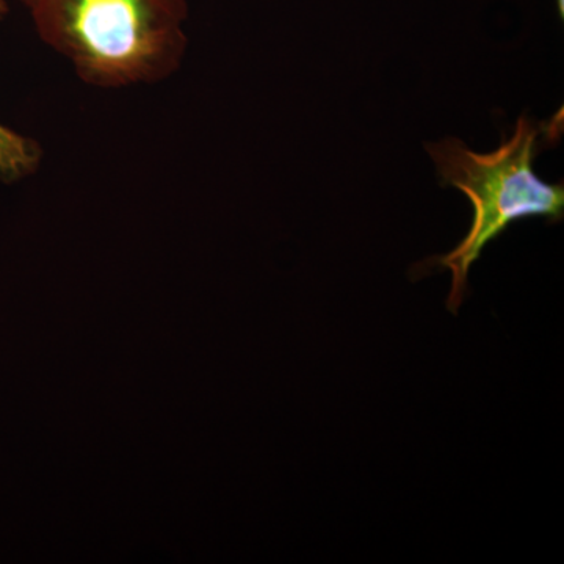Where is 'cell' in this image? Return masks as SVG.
<instances>
[{
	"instance_id": "1",
	"label": "cell",
	"mask_w": 564,
	"mask_h": 564,
	"mask_svg": "<svg viewBox=\"0 0 564 564\" xmlns=\"http://www.w3.org/2000/svg\"><path fill=\"white\" fill-rule=\"evenodd\" d=\"M40 40L88 87L161 84L187 52V0H20Z\"/></svg>"
},
{
	"instance_id": "2",
	"label": "cell",
	"mask_w": 564,
	"mask_h": 564,
	"mask_svg": "<svg viewBox=\"0 0 564 564\" xmlns=\"http://www.w3.org/2000/svg\"><path fill=\"white\" fill-rule=\"evenodd\" d=\"M540 135L541 129L521 117L513 137L488 154H478L456 139L425 144L443 184L458 188L474 207L473 225L462 242L447 254L419 263V274L433 269L452 273V289L445 303L452 314H458L469 293L474 263L513 223L534 217L549 223L563 220V182L547 184L534 173Z\"/></svg>"
},
{
	"instance_id": "3",
	"label": "cell",
	"mask_w": 564,
	"mask_h": 564,
	"mask_svg": "<svg viewBox=\"0 0 564 564\" xmlns=\"http://www.w3.org/2000/svg\"><path fill=\"white\" fill-rule=\"evenodd\" d=\"M41 158L43 152L35 140L0 122V181L25 180L39 170Z\"/></svg>"
},
{
	"instance_id": "4",
	"label": "cell",
	"mask_w": 564,
	"mask_h": 564,
	"mask_svg": "<svg viewBox=\"0 0 564 564\" xmlns=\"http://www.w3.org/2000/svg\"><path fill=\"white\" fill-rule=\"evenodd\" d=\"M9 2L7 0H0V22L6 20L7 14H9Z\"/></svg>"
},
{
	"instance_id": "5",
	"label": "cell",
	"mask_w": 564,
	"mask_h": 564,
	"mask_svg": "<svg viewBox=\"0 0 564 564\" xmlns=\"http://www.w3.org/2000/svg\"><path fill=\"white\" fill-rule=\"evenodd\" d=\"M558 7H560V14H562V17H563V13H564V0H558Z\"/></svg>"
}]
</instances>
